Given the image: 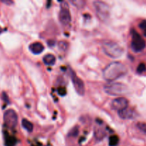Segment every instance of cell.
Returning <instances> with one entry per match:
<instances>
[{"label": "cell", "instance_id": "3", "mask_svg": "<svg viewBox=\"0 0 146 146\" xmlns=\"http://www.w3.org/2000/svg\"><path fill=\"white\" fill-rule=\"evenodd\" d=\"M93 4L98 18L101 21L107 22L111 17V9L109 5L101 1H95Z\"/></svg>", "mask_w": 146, "mask_h": 146}, {"label": "cell", "instance_id": "2", "mask_svg": "<svg viewBox=\"0 0 146 146\" xmlns=\"http://www.w3.org/2000/svg\"><path fill=\"white\" fill-rule=\"evenodd\" d=\"M102 49L108 56L112 58H120L122 56L124 53L123 48L120 44L111 40L103 42Z\"/></svg>", "mask_w": 146, "mask_h": 146}, {"label": "cell", "instance_id": "7", "mask_svg": "<svg viewBox=\"0 0 146 146\" xmlns=\"http://www.w3.org/2000/svg\"><path fill=\"white\" fill-rule=\"evenodd\" d=\"M59 21L64 26H68L71 23V16L70 13L68 5L66 2L63 1L61 5L59 14H58Z\"/></svg>", "mask_w": 146, "mask_h": 146}, {"label": "cell", "instance_id": "11", "mask_svg": "<svg viewBox=\"0 0 146 146\" xmlns=\"http://www.w3.org/2000/svg\"><path fill=\"white\" fill-rule=\"evenodd\" d=\"M29 49L32 54L37 55V54H40L43 52V51L44 50V46L41 43L34 42L30 44L29 46Z\"/></svg>", "mask_w": 146, "mask_h": 146}, {"label": "cell", "instance_id": "15", "mask_svg": "<svg viewBox=\"0 0 146 146\" xmlns=\"http://www.w3.org/2000/svg\"><path fill=\"white\" fill-rule=\"evenodd\" d=\"M119 142V138L117 135H112L109 138V145L110 146H115L118 145Z\"/></svg>", "mask_w": 146, "mask_h": 146}, {"label": "cell", "instance_id": "1", "mask_svg": "<svg viewBox=\"0 0 146 146\" xmlns=\"http://www.w3.org/2000/svg\"><path fill=\"white\" fill-rule=\"evenodd\" d=\"M128 72L126 66L118 61L108 64L103 71V76L107 81L112 82L125 76Z\"/></svg>", "mask_w": 146, "mask_h": 146}, {"label": "cell", "instance_id": "13", "mask_svg": "<svg viewBox=\"0 0 146 146\" xmlns=\"http://www.w3.org/2000/svg\"><path fill=\"white\" fill-rule=\"evenodd\" d=\"M43 61L46 65L52 66L54 65L56 62V57L53 54H46L43 57Z\"/></svg>", "mask_w": 146, "mask_h": 146}, {"label": "cell", "instance_id": "21", "mask_svg": "<svg viewBox=\"0 0 146 146\" xmlns=\"http://www.w3.org/2000/svg\"><path fill=\"white\" fill-rule=\"evenodd\" d=\"M78 134V128L77 126L74 127L72 130L69 132L68 133V135L69 136H76Z\"/></svg>", "mask_w": 146, "mask_h": 146}, {"label": "cell", "instance_id": "14", "mask_svg": "<svg viewBox=\"0 0 146 146\" xmlns=\"http://www.w3.org/2000/svg\"><path fill=\"white\" fill-rule=\"evenodd\" d=\"M21 125H22V127L24 129L27 130L29 133H31L33 131V129H34V125H33V124L29 121L25 119V118L23 119L22 121H21Z\"/></svg>", "mask_w": 146, "mask_h": 146}, {"label": "cell", "instance_id": "5", "mask_svg": "<svg viewBox=\"0 0 146 146\" xmlns=\"http://www.w3.org/2000/svg\"><path fill=\"white\" fill-rule=\"evenodd\" d=\"M131 46L133 51L135 52H141L146 46L145 40L135 30H132V40Z\"/></svg>", "mask_w": 146, "mask_h": 146}, {"label": "cell", "instance_id": "20", "mask_svg": "<svg viewBox=\"0 0 146 146\" xmlns=\"http://www.w3.org/2000/svg\"><path fill=\"white\" fill-rule=\"evenodd\" d=\"M139 27L143 31L144 35L146 36V20H143V21H142L140 23Z\"/></svg>", "mask_w": 146, "mask_h": 146}, {"label": "cell", "instance_id": "8", "mask_svg": "<svg viewBox=\"0 0 146 146\" xmlns=\"http://www.w3.org/2000/svg\"><path fill=\"white\" fill-rule=\"evenodd\" d=\"M71 78L72 81L73 85H74V89L76 91L77 94L80 96H84L85 94V85L84 84V81L78 78L75 74L74 71L71 70Z\"/></svg>", "mask_w": 146, "mask_h": 146}, {"label": "cell", "instance_id": "23", "mask_svg": "<svg viewBox=\"0 0 146 146\" xmlns=\"http://www.w3.org/2000/svg\"><path fill=\"white\" fill-rule=\"evenodd\" d=\"M1 2H3V3H4V4H9H9H13V1H1Z\"/></svg>", "mask_w": 146, "mask_h": 146}, {"label": "cell", "instance_id": "17", "mask_svg": "<svg viewBox=\"0 0 146 146\" xmlns=\"http://www.w3.org/2000/svg\"><path fill=\"white\" fill-rule=\"evenodd\" d=\"M146 71V65L143 63H141L138 65V68H137V72L138 74H142V73L145 72Z\"/></svg>", "mask_w": 146, "mask_h": 146}, {"label": "cell", "instance_id": "12", "mask_svg": "<svg viewBox=\"0 0 146 146\" xmlns=\"http://www.w3.org/2000/svg\"><path fill=\"white\" fill-rule=\"evenodd\" d=\"M94 135H95L97 141H101L106 137V130L103 128L102 126L101 125V127H98V128L96 127L95 130H94Z\"/></svg>", "mask_w": 146, "mask_h": 146}, {"label": "cell", "instance_id": "18", "mask_svg": "<svg viewBox=\"0 0 146 146\" xmlns=\"http://www.w3.org/2000/svg\"><path fill=\"white\" fill-rule=\"evenodd\" d=\"M71 3H72L73 4L77 7L78 8H82L84 7L86 2L84 1H71Z\"/></svg>", "mask_w": 146, "mask_h": 146}, {"label": "cell", "instance_id": "9", "mask_svg": "<svg viewBox=\"0 0 146 146\" xmlns=\"http://www.w3.org/2000/svg\"><path fill=\"white\" fill-rule=\"evenodd\" d=\"M111 108L115 111H121L125 108H128V101L124 97H118L115 98L111 102Z\"/></svg>", "mask_w": 146, "mask_h": 146}, {"label": "cell", "instance_id": "19", "mask_svg": "<svg viewBox=\"0 0 146 146\" xmlns=\"http://www.w3.org/2000/svg\"><path fill=\"white\" fill-rule=\"evenodd\" d=\"M137 127H138L140 131L146 133V123H138L137 124Z\"/></svg>", "mask_w": 146, "mask_h": 146}, {"label": "cell", "instance_id": "6", "mask_svg": "<svg viewBox=\"0 0 146 146\" xmlns=\"http://www.w3.org/2000/svg\"><path fill=\"white\" fill-rule=\"evenodd\" d=\"M4 124L8 128L14 129L17 127L18 123V115L15 111L13 109H9L6 111L4 113Z\"/></svg>", "mask_w": 146, "mask_h": 146}, {"label": "cell", "instance_id": "10", "mask_svg": "<svg viewBox=\"0 0 146 146\" xmlns=\"http://www.w3.org/2000/svg\"><path fill=\"white\" fill-rule=\"evenodd\" d=\"M118 115L121 119L128 120L133 119L136 117V113L133 109L131 108H126L121 111H118Z\"/></svg>", "mask_w": 146, "mask_h": 146}, {"label": "cell", "instance_id": "16", "mask_svg": "<svg viewBox=\"0 0 146 146\" xmlns=\"http://www.w3.org/2000/svg\"><path fill=\"white\" fill-rule=\"evenodd\" d=\"M58 46L61 51H66L68 48V43L65 41H61L58 42Z\"/></svg>", "mask_w": 146, "mask_h": 146}, {"label": "cell", "instance_id": "4", "mask_svg": "<svg viewBox=\"0 0 146 146\" xmlns=\"http://www.w3.org/2000/svg\"><path fill=\"white\" fill-rule=\"evenodd\" d=\"M104 91L107 94L113 96H119L126 94L128 87L125 84L119 82L111 83L104 86Z\"/></svg>", "mask_w": 146, "mask_h": 146}, {"label": "cell", "instance_id": "24", "mask_svg": "<svg viewBox=\"0 0 146 146\" xmlns=\"http://www.w3.org/2000/svg\"><path fill=\"white\" fill-rule=\"evenodd\" d=\"M2 31H3L2 28H1V27H0V34H1V33H2Z\"/></svg>", "mask_w": 146, "mask_h": 146}, {"label": "cell", "instance_id": "22", "mask_svg": "<svg viewBox=\"0 0 146 146\" xmlns=\"http://www.w3.org/2000/svg\"><path fill=\"white\" fill-rule=\"evenodd\" d=\"M58 94H59L60 96H65L66 94V90L64 87H60L59 88H58Z\"/></svg>", "mask_w": 146, "mask_h": 146}]
</instances>
